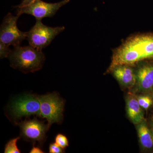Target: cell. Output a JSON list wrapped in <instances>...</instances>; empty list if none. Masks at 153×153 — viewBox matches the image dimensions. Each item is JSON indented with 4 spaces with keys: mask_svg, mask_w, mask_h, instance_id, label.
<instances>
[{
    "mask_svg": "<svg viewBox=\"0 0 153 153\" xmlns=\"http://www.w3.org/2000/svg\"><path fill=\"white\" fill-rule=\"evenodd\" d=\"M12 50L9 48V46L0 42V57L1 59L5 57H8Z\"/></svg>",
    "mask_w": 153,
    "mask_h": 153,
    "instance_id": "15",
    "label": "cell"
},
{
    "mask_svg": "<svg viewBox=\"0 0 153 153\" xmlns=\"http://www.w3.org/2000/svg\"><path fill=\"white\" fill-rule=\"evenodd\" d=\"M151 98H152L150 97L149 96H140L138 97L137 98V100L139 104L142 107L146 102H147L148 100H149Z\"/></svg>",
    "mask_w": 153,
    "mask_h": 153,
    "instance_id": "17",
    "label": "cell"
},
{
    "mask_svg": "<svg viewBox=\"0 0 153 153\" xmlns=\"http://www.w3.org/2000/svg\"><path fill=\"white\" fill-rule=\"evenodd\" d=\"M64 30V27H48L44 25L41 20L36 19L35 25L27 32V39L30 46L37 50L42 51Z\"/></svg>",
    "mask_w": 153,
    "mask_h": 153,
    "instance_id": "3",
    "label": "cell"
},
{
    "mask_svg": "<svg viewBox=\"0 0 153 153\" xmlns=\"http://www.w3.org/2000/svg\"><path fill=\"white\" fill-rule=\"evenodd\" d=\"M20 139L19 137L15 138L9 141L5 146V153H20L21 151L19 149L17 146V143Z\"/></svg>",
    "mask_w": 153,
    "mask_h": 153,
    "instance_id": "13",
    "label": "cell"
},
{
    "mask_svg": "<svg viewBox=\"0 0 153 153\" xmlns=\"http://www.w3.org/2000/svg\"><path fill=\"white\" fill-rule=\"evenodd\" d=\"M136 75L139 90L143 92H152L153 64L142 66L139 68Z\"/></svg>",
    "mask_w": 153,
    "mask_h": 153,
    "instance_id": "9",
    "label": "cell"
},
{
    "mask_svg": "<svg viewBox=\"0 0 153 153\" xmlns=\"http://www.w3.org/2000/svg\"><path fill=\"white\" fill-rule=\"evenodd\" d=\"M141 107L137 99L132 95L128 97L126 100L128 115L134 124H138L144 120L143 114Z\"/></svg>",
    "mask_w": 153,
    "mask_h": 153,
    "instance_id": "11",
    "label": "cell"
},
{
    "mask_svg": "<svg viewBox=\"0 0 153 153\" xmlns=\"http://www.w3.org/2000/svg\"><path fill=\"white\" fill-rule=\"evenodd\" d=\"M33 1V0H23L22 3L19 5L17 6H18V7H22V6L27 5L31 3V2Z\"/></svg>",
    "mask_w": 153,
    "mask_h": 153,
    "instance_id": "20",
    "label": "cell"
},
{
    "mask_svg": "<svg viewBox=\"0 0 153 153\" xmlns=\"http://www.w3.org/2000/svg\"><path fill=\"white\" fill-rule=\"evenodd\" d=\"M30 153H44V151L42 150V149L39 147L35 146H33V148L31 149L30 150Z\"/></svg>",
    "mask_w": 153,
    "mask_h": 153,
    "instance_id": "18",
    "label": "cell"
},
{
    "mask_svg": "<svg viewBox=\"0 0 153 153\" xmlns=\"http://www.w3.org/2000/svg\"><path fill=\"white\" fill-rule=\"evenodd\" d=\"M49 152L50 153H62L64 152V150L63 149L54 143H52L49 146Z\"/></svg>",
    "mask_w": 153,
    "mask_h": 153,
    "instance_id": "16",
    "label": "cell"
},
{
    "mask_svg": "<svg viewBox=\"0 0 153 153\" xmlns=\"http://www.w3.org/2000/svg\"><path fill=\"white\" fill-rule=\"evenodd\" d=\"M21 135L27 141H38L42 143L46 139V132L49 129L48 124L36 119L29 120L19 123Z\"/></svg>",
    "mask_w": 153,
    "mask_h": 153,
    "instance_id": "8",
    "label": "cell"
},
{
    "mask_svg": "<svg viewBox=\"0 0 153 153\" xmlns=\"http://www.w3.org/2000/svg\"><path fill=\"white\" fill-rule=\"evenodd\" d=\"M10 111L15 119L33 115H40V103L38 97L27 94L15 100L11 104Z\"/></svg>",
    "mask_w": 153,
    "mask_h": 153,
    "instance_id": "7",
    "label": "cell"
},
{
    "mask_svg": "<svg viewBox=\"0 0 153 153\" xmlns=\"http://www.w3.org/2000/svg\"><path fill=\"white\" fill-rule=\"evenodd\" d=\"M19 16H14L9 13L5 17L0 30V42L7 46L14 47L20 46L22 41L27 39V32L19 30L17 22Z\"/></svg>",
    "mask_w": 153,
    "mask_h": 153,
    "instance_id": "6",
    "label": "cell"
},
{
    "mask_svg": "<svg viewBox=\"0 0 153 153\" xmlns=\"http://www.w3.org/2000/svg\"><path fill=\"white\" fill-rule=\"evenodd\" d=\"M153 104V100L152 98L150 99L149 100H148L147 102H146L143 105V106L142 107L143 108L145 109H147L151 105Z\"/></svg>",
    "mask_w": 153,
    "mask_h": 153,
    "instance_id": "19",
    "label": "cell"
},
{
    "mask_svg": "<svg viewBox=\"0 0 153 153\" xmlns=\"http://www.w3.org/2000/svg\"><path fill=\"white\" fill-rule=\"evenodd\" d=\"M112 71L115 78L122 85L129 87L135 84L136 75L134 74L132 69L127 65L118 66Z\"/></svg>",
    "mask_w": 153,
    "mask_h": 153,
    "instance_id": "10",
    "label": "cell"
},
{
    "mask_svg": "<svg viewBox=\"0 0 153 153\" xmlns=\"http://www.w3.org/2000/svg\"><path fill=\"white\" fill-rule=\"evenodd\" d=\"M8 58L13 68L25 73L40 70L45 60L42 51L37 50L30 45L14 47Z\"/></svg>",
    "mask_w": 153,
    "mask_h": 153,
    "instance_id": "2",
    "label": "cell"
},
{
    "mask_svg": "<svg viewBox=\"0 0 153 153\" xmlns=\"http://www.w3.org/2000/svg\"><path fill=\"white\" fill-rule=\"evenodd\" d=\"M138 124V134L141 144L143 147L150 149L153 146L152 132L144 120Z\"/></svg>",
    "mask_w": 153,
    "mask_h": 153,
    "instance_id": "12",
    "label": "cell"
},
{
    "mask_svg": "<svg viewBox=\"0 0 153 153\" xmlns=\"http://www.w3.org/2000/svg\"><path fill=\"white\" fill-rule=\"evenodd\" d=\"M40 103V116L46 119L49 128L53 123H59L63 120L64 101L56 93L38 97Z\"/></svg>",
    "mask_w": 153,
    "mask_h": 153,
    "instance_id": "4",
    "label": "cell"
},
{
    "mask_svg": "<svg viewBox=\"0 0 153 153\" xmlns=\"http://www.w3.org/2000/svg\"><path fill=\"white\" fill-rule=\"evenodd\" d=\"M55 143L63 149L68 146V141L67 137L62 134H57L55 138Z\"/></svg>",
    "mask_w": 153,
    "mask_h": 153,
    "instance_id": "14",
    "label": "cell"
},
{
    "mask_svg": "<svg viewBox=\"0 0 153 153\" xmlns=\"http://www.w3.org/2000/svg\"><path fill=\"white\" fill-rule=\"evenodd\" d=\"M152 128H151V132H152V135L153 140V123L152 124Z\"/></svg>",
    "mask_w": 153,
    "mask_h": 153,
    "instance_id": "21",
    "label": "cell"
},
{
    "mask_svg": "<svg viewBox=\"0 0 153 153\" xmlns=\"http://www.w3.org/2000/svg\"><path fill=\"white\" fill-rule=\"evenodd\" d=\"M70 0H63L59 2L49 3L41 0H33L30 4L22 7L16 6L17 15L23 14L31 15L36 19H41L47 17L55 16L57 11L67 3Z\"/></svg>",
    "mask_w": 153,
    "mask_h": 153,
    "instance_id": "5",
    "label": "cell"
},
{
    "mask_svg": "<svg viewBox=\"0 0 153 153\" xmlns=\"http://www.w3.org/2000/svg\"><path fill=\"white\" fill-rule=\"evenodd\" d=\"M153 58V34H142L129 38L114 52L109 70L122 65H132Z\"/></svg>",
    "mask_w": 153,
    "mask_h": 153,
    "instance_id": "1",
    "label": "cell"
}]
</instances>
